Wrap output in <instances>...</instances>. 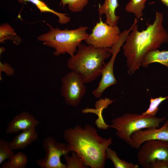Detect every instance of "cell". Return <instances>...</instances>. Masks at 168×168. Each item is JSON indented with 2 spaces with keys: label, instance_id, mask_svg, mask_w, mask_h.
<instances>
[{
  "label": "cell",
  "instance_id": "13",
  "mask_svg": "<svg viewBox=\"0 0 168 168\" xmlns=\"http://www.w3.org/2000/svg\"><path fill=\"white\" fill-rule=\"evenodd\" d=\"M38 138L35 128L23 131L10 142L11 148L12 150L24 149Z\"/></svg>",
  "mask_w": 168,
  "mask_h": 168
},
{
  "label": "cell",
  "instance_id": "23",
  "mask_svg": "<svg viewBox=\"0 0 168 168\" xmlns=\"http://www.w3.org/2000/svg\"><path fill=\"white\" fill-rule=\"evenodd\" d=\"M89 0H61L60 5L63 8L66 5L71 11L77 12L82 11L87 5Z\"/></svg>",
  "mask_w": 168,
  "mask_h": 168
},
{
  "label": "cell",
  "instance_id": "1",
  "mask_svg": "<svg viewBox=\"0 0 168 168\" xmlns=\"http://www.w3.org/2000/svg\"><path fill=\"white\" fill-rule=\"evenodd\" d=\"M163 14L156 12L153 22L141 31L138 30V19H134L133 28L122 46L129 74L139 69L147 53L158 49L168 42V31L163 25Z\"/></svg>",
  "mask_w": 168,
  "mask_h": 168
},
{
  "label": "cell",
  "instance_id": "16",
  "mask_svg": "<svg viewBox=\"0 0 168 168\" xmlns=\"http://www.w3.org/2000/svg\"><path fill=\"white\" fill-rule=\"evenodd\" d=\"M154 63H159L168 68V50L160 51L157 49L147 53L143 58L141 66L147 68Z\"/></svg>",
  "mask_w": 168,
  "mask_h": 168
},
{
  "label": "cell",
  "instance_id": "3",
  "mask_svg": "<svg viewBox=\"0 0 168 168\" xmlns=\"http://www.w3.org/2000/svg\"><path fill=\"white\" fill-rule=\"evenodd\" d=\"M107 48H97L81 44L67 63L68 68L77 73L86 83L91 82L101 75L105 59L111 56Z\"/></svg>",
  "mask_w": 168,
  "mask_h": 168
},
{
  "label": "cell",
  "instance_id": "4",
  "mask_svg": "<svg viewBox=\"0 0 168 168\" xmlns=\"http://www.w3.org/2000/svg\"><path fill=\"white\" fill-rule=\"evenodd\" d=\"M49 31L38 36V40L43 44L55 50L53 54L58 56L67 53L70 57L77 52L78 47L82 41L87 38L89 34L86 32L88 27L80 26L75 30H69L65 28L61 30L54 28L47 23Z\"/></svg>",
  "mask_w": 168,
  "mask_h": 168
},
{
  "label": "cell",
  "instance_id": "14",
  "mask_svg": "<svg viewBox=\"0 0 168 168\" xmlns=\"http://www.w3.org/2000/svg\"><path fill=\"white\" fill-rule=\"evenodd\" d=\"M119 6L118 0H105L103 4L99 6L98 12L100 15L105 14L106 24L111 26L116 25L119 16L115 14V12Z\"/></svg>",
  "mask_w": 168,
  "mask_h": 168
},
{
  "label": "cell",
  "instance_id": "8",
  "mask_svg": "<svg viewBox=\"0 0 168 168\" xmlns=\"http://www.w3.org/2000/svg\"><path fill=\"white\" fill-rule=\"evenodd\" d=\"M43 147L45 152L44 158L37 159L36 164L41 168H67L66 164L60 160L62 156L68 154L71 151L67 144L57 142L51 137H47L43 141Z\"/></svg>",
  "mask_w": 168,
  "mask_h": 168
},
{
  "label": "cell",
  "instance_id": "7",
  "mask_svg": "<svg viewBox=\"0 0 168 168\" xmlns=\"http://www.w3.org/2000/svg\"><path fill=\"white\" fill-rule=\"evenodd\" d=\"M61 82V95L65 104L73 107L78 106L86 92L83 78L71 71L62 77Z\"/></svg>",
  "mask_w": 168,
  "mask_h": 168
},
{
  "label": "cell",
  "instance_id": "15",
  "mask_svg": "<svg viewBox=\"0 0 168 168\" xmlns=\"http://www.w3.org/2000/svg\"><path fill=\"white\" fill-rule=\"evenodd\" d=\"M114 100H111L110 99L105 98H102L96 102L95 109L86 108L83 109L82 112L84 113H92L97 114L99 116L98 119L96 121V124L98 128H99L100 124L101 123L103 127V129H107L110 126L107 124L104 121L102 115L103 110L106 108L108 106L111 104Z\"/></svg>",
  "mask_w": 168,
  "mask_h": 168
},
{
  "label": "cell",
  "instance_id": "27",
  "mask_svg": "<svg viewBox=\"0 0 168 168\" xmlns=\"http://www.w3.org/2000/svg\"><path fill=\"white\" fill-rule=\"evenodd\" d=\"M148 168H168V160H156L149 164Z\"/></svg>",
  "mask_w": 168,
  "mask_h": 168
},
{
  "label": "cell",
  "instance_id": "22",
  "mask_svg": "<svg viewBox=\"0 0 168 168\" xmlns=\"http://www.w3.org/2000/svg\"><path fill=\"white\" fill-rule=\"evenodd\" d=\"M168 98V96L166 97L161 96L155 98H151L150 100V104L148 109L141 114L142 116L148 115L154 116L159 110V106L164 101Z\"/></svg>",
  "mask_w": 168,
  "mask_h": 168
},
{
  "label": "cell",
  "instance_id": "21",
  "mask_svg": "<svg viewBox=\"0 0 168 168\" xmlns=\"http://www.w3.org/2000/svg\"><path fill=\"white\" fill-rule=\"evenodd\" d=\"M148 0H130L126 5L125 10L135 15L138 19L143 16V11L145 8V3Z\"/></svg>",
  "mask_w": 168,
  "mask_h": 168
},
{
  "label": "cell",
  "instance_id": "2",
  "mask_svg": "<svg viewBox=\"0 0 168 168\" xmlns=\"http://www.w3.org/2000/svg\"><path fill=\"white\" fill-rule=\"evenodd\" d=\"M63 137L71 152H75L86 166L91 168H104L107 159L106 150L112 142V138H104L95 128L86 125L83 128L76 125L65 129Z\"/></svg>",
  "mask_w": 168,
  "mask_h": 168
},
{
  "label": "cell",
  "instance_id": "12",
  "mask_svg": "<svg viewBox=\"0 0 168 168\" xmlns=\"http://www.w3.org/2000/svg\"><path fill=\"white\" fill-rule=\"evenodd\" d=\"M40 121L27 111L16 115L7 124L5 132L8 134L17 133L35 128Z\"/></svg>",
  "mask_w": 168,
  "mask_h": 168
},
{
  "label": "cell",
  "instance_id": "24",
  "mask_svg": "<svg viewBox=\"0 0 168 168\" xmlns=\"http://www.w3.org/2000/svg\"><path fill=\"white\" fill-rule=\"evenodd\" d=\"M14 154L11 148L10 142L0 139V164L6 159L10 160Z\"/></svg>",
  "mask_w": 168,
  "mask_h": 168
},
{
  "label": "cell",
  "instance_id": "28",
  "mask_svg": "<svg viewBox=\"0 0 168 168\" xmlns=\"http://www.w3.org/2000/svg\"><path fill=\"white\" fill-rule=\"evenodd\" d=\"M165 5L168 8V0H159Z\"/></svg>",
  "mask_w": 168,
  "mask_h": 168
},
{
  "label": "cell",
  "instance_id": "11",
  "mask_svg": "<svg viewBox=\"0 0 168 168\" xmlns=\"http://www.w3.org/2000/svg\"><path fill=\"white\" fill-rule=\"evenodd\" d=\"M129 146L132 148L138 149L145 142L152 140L168 141V120L161 128L141 129L133 133L131 136Z\"/></svg>",
  "mask_w": 168,
  "mask_h": 168
},
{
  "label": "cell",
  "instance_id": "10",
  "mask_svg": "<svg viewBox=\"0 0 168 168\" xmlns=\"http://www.w3.org/2000/svg\"><path fill=\"white\" fill-rule=\"evenodd\" d=\"M138 162L143 168L156 160H168V141L152 140L144 142L138 149Z\"/></svg>",
  "mask_w": 168,
  "mask_h": 168
},
{
  "label": "cell",
  "instance_id": "26",
  "mask_svg": "<svg viewBox=\"0 0 168 168\" xmlns=\"http://www.w3.org/2000/svg\"><path fill=\"white\" fill-rule=\"evenodd\" d=\"M4 72L7 76H12L15 74V71L14 68L9 64L0 62V80H2L1 73Z\"/></svg>",
  "mask_w": 168,
  "mask_h": 168
},
{
  "label": "cell",
  "instance_id": "18",
  "mask_svg": "<svg viewBox=\"0 0 168 168\" xmlns=\"http://www.w3.org/2000/svg\"><path fill=\"white\" fill-rule=\"evenodd\" d=\"M7 40H10L16 45L21 42V39L16 33L14 29L9 24L5 23L0 26V42L4 43Z\"/></svg>",
  "mask_w": 168,
  "mask_h": 168
},
{
  "label": "cell",
  "instance_id": "9",
  "mask_svg": "<svg viewBox=\"0 0 168 168\" xmlns=\"http://www.w3.org/2000/svg\"><path fill=\"white\" fill-rule=\"evenodd\" d=\"M120 34L119 28L117 25H109L100 18L85 41L87 44L97 48H109L117 42Z\"/></svg>",
  "mask_w": 168,
  "mask_h": 168
},
{
  "label": "cell",
  "instance_id": "6",
  "mask_svg": "<svg viewBox=\"0 0 168 168\" xmlns=\"http://www.w3.org/2000/svg\"><path fill=\"white\" fill-rule=\"evenodd\" d=\"M132 25L128 30H125L120 33L117 42L110 48H108V52L112 55L111 58L103 66L101 71V78L97 87L92 93L96 98H99L105 91L110 86L117 83L114 73V66L116 57L133 28Z\"/></svg>",
  "mask_w": 168,
  "mask_h": 168
},
{
  "label": "cell",
  "instance_id": "25",
  "mask_svg": "<svg viewBox=\"0 0 168 168\" xmlns=\"http://www.w3.org/2000/svg\"><path fill=\"white\" fill-rule=\"evenodd\" d=\"M72 155L69 156L68 154L64 156L66 162L67 168H87L83 161L74 151H72Z\"/></svg>",
  "mask_w": 168,
  "mask_h": 168
},
{
  "label": "cell",
  "instance_id": "29",
  "mask_svg": "<svg viewBox=\"0 0 168 168\" xmlns=\"http://www.w3.org/2000/svg\"><path fill=\"white\" fill-rule=\"evenodd\" d=\"M5 49L3 47H1L0 48V54H1L5 52Z\"/></svg>",
  "mask_w": 168,
  "mask_h": 168
},
{
  "label": "cell",
  "instance_id": "20",
  "mask_svg": "<svg viewBox=\"0 0 168 168\" xmlns=\"http://www.w3.org/2000/svg\"><path fill=\"white\" fill-rule=\"evenodd\" d=\"M107 159L113 163L115 168H138L139 165L132 163L128 162L124 160L120 159L115 151L109 147L106 150Z\"/></svg>",
  "mask_w": 168,
  "mask_h": 168
},
{
  "label": "cell",
  "instance_id": "17",
  "mask_svg": "<svg viewBox=\"0 0 168 168\" xmlns=\"http://www.w3.org/2000/svg\"><path fill=\"white\" fill-rule=\"evenodd\" d=\"M20 3L30 2L35 5L41 12H50L57 16L59 23L61 24H65L68 22L71 19L68 14L58 12L49 8L43 1L41 0H17Z\"/></svg>",
  "mask_w": 168,
  "mask_h": 168
},
{
  "label": "cell",
  "instance_id": "5",
  "mask_svg": "<svg viewBox=\"0 0 168 168\" xmlns=\"http://www.w3.org/2000/svg\"><path fill=\"white\" fill-rule=\"evenodd\" d=\"M165 119L164 117L128 113L112 119L110 126L115 129L118 137L130 145L131 136L133 133L144 128H158Z\"/></svg>",
  "mask_w": 168,
  "mask_h": 168
},
{
  "label": "cell",
  "instance_id": "19",
  "mask_svg": "<svg viewBox=\"0 0 168 168\" xmlns=\"http://www.w3.org/2000/svg\"><path fill=\"white\" fill-rule=\"evenodd\" d=\"M28 161L26 155L19 152L14 154L10 160L4 162L1 168H25Z\"/></svg>",
  "mask_w": 168,
  "mask_h": 168
}]
</instances>
